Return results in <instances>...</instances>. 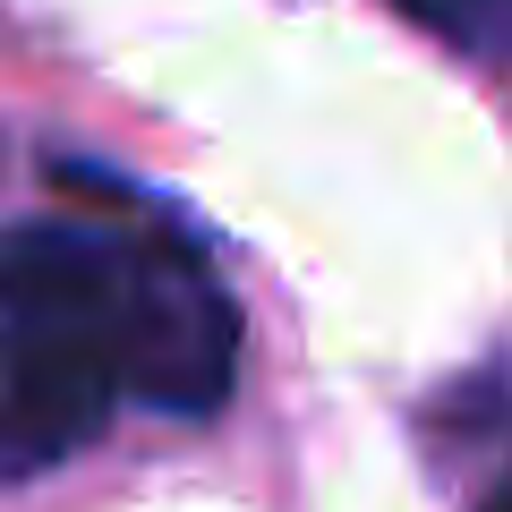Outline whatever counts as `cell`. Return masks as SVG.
I'll return each instance as SVG.
<instances>
[{"mask_svg":"<svg viewBox=\"0 0 512 512\" xmlns=\"http://www.w3.org/2000/svg\"><path fill=\"white\" fill-rule=\"evenodd\" d=\"M487 512H512V487H504V495H495V504H487Z\"/></svg>","mask_w":512,"mask_h":512,"instance_id":"3","label":"cell"},{"mask_svg":"<svg viewBox=\"0 0 512 512\" xmlns=\"http://www.w3.org/2000/svg\"><path fill=\"white\" fill-rule=\"evenodd\" d=\"M402 18H419L436 43H453L461 60L512 69V0H393Z\"/></svg>","mask_w":512,"mask_h":512,"instance_id":"2","label":"cell"},{"mask_svg":"<svg viewBox=\"0 0 512 512\" xmlns=\"http://www.w3.org/2000/svg\"><path fill=\"white\" fill-rule=\"evenodd\" d=\"M231 367V291L180 231L94 214L0 231V487L86 453L128 402L205 419Z\"/></svg>","mask_w":512,"mask_h":512,"instance_id":"1","label":"cell"}]
</instances>
